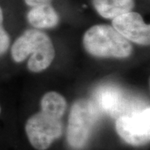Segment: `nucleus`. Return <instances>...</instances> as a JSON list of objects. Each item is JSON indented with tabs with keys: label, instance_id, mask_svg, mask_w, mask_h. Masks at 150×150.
Masks as SVG:
<instances>
[{
	"label": "nucleus",
	"instance_id": "nucleus-1",
	"mask_svg": "<svg viewBox=\"0 0 150 150\" xmlns=\"http://www.w3.org/2000/svg\"><path fill=\"white\" fill-rule=\"evenodd\" d=\"M13 59L20 63L28 61V69L33 73L45 70L52 64L55 56L54 47L46 33L38 29H29L18 38L11 49Z\"/></svg>",
	"mask_w": 150,
	"mask_h": 150
},
{
	"label": "nucleus",
	"instance_id": "nucleus-2",
	"mask_svg": "<svg viewBox=\"0 0 150 150\" xmlns=\"http://www.w3.org/2000/svg\"><path fill=\"white\" fill-rule=\"evenodd\" d=\"M86 51L99 58L125 59L132 54L129 41L112 26L94 25L86 31L83 36Z\"/></svg>",
	"mask_w": 150,
	"mask_h": 150
},
{
	"label": "nucleus",
	"instance_id": "nucleus-3",
	"mask_svg": "<svg viewBox=\"0 0 150 150\" xmlns=\"http://www.w3.org/2000/svg\"><path fill=\"white\" fill-rule=\"evenodd\" d=\"M100 116V111L88 99H79L73 104L69 117L67 140L75 149H83L88 143Z\"/></svg>",
	"mask_w": 150,
	"mask_h": 150
},
{
	"label": "nucleus",
	"instance_id": "nucleus-4",
	"mask_svg": "<svg viewBox=\"0 0 150 150\" xmlns=\"http://www.w3.org/2000/svg\"><path fill=\"white\" fill-rule=\"evenodd\" d=\"M93 103L100 112L118 118L123 114L144 108L120 88L112 84L99 86L93 93Z\"/></svg>",
	"mask_w": 150,
	"mask_h": 150
},
{
	"label": "nucleus",
	"instance_id": "nucleus-5",
	"mask_svg": "<svg viewBox=\"0 0 150 150\" xmlns=\"http://www.w3.org/2000/svg\"><path fill=\"white\" fill-rule=\"evenodd\" d=\"M118 134L126 143L134 146L147 144L150 139V110L145 107L123 114L116 120Z\"/></svg>",
	"mask_w": 150,
	"mask_h": 150
},
{
	"label": "nucleus",
	"instance_id": "nucleus-6",
	"mask_svg": "<svg viewBox=\"0 0 150 150\" xmlns=\"http://www.w3.org/2000/svg\"><path fill=\"white\" fill-rule=\"evenodd\" d=\"M25 130L33 148L38 150H46L62 135L63 126L60 119L41 111L28 118Z\"/></svg>",
	"mask_w": 150,
	"mask_h": 150
},
{
	"label": "nucleus",
	"instance_id": "nucleus-7",
	"mask_svg": "<svg viewBox=\"0 0 150 150\" xmlns=\"http://www.w3.org/2000/svg\"><path fill=\"white\" fill-rule=\"evenodd\" d=\"M112 28L129 41L141 45L149 44L150 26L139 13L131 11L112 18Z\"/></svg>",
	"mask_w": 150,
	"mask_h": 150
},
{
	"label": "nucleus",
	"instance_id": "nucleus-8",
	"mask_svg": "<svg viewBox=\"0 0 150 150\" xmlns=\"http://www.w3.org/2000/svg\"><path fill=\"white\" fill-rule=\"evenodd\" d=\"M28 21L36 28H50L57 26L59 16L50 4L32 7L27 15Z\"/></svg>",
	"mask_w": 150,
	"mask_h": 150
},
{
	"label": "nucleus",
	"instance_id": "nucleus-9",
	"mask_svg": "<svg viewBox=\"0 0 150 150\" xmlns=\"http://www.w3.org/2000/svg\"><path fill=\"white\" fill-rule=\"evenodd\" d=\"M96 11L105 18H114L131 12L134 0H92Z\"/></svg>",
	"mask_w": 150,
	"mask_h": 150
},
{
	"label": "nucleus",
	"instance_id": "nucleus-10",
	"mask_svg": "<svg viewBox=\"0 0 150 150\" xmlns=\"http://www.w3.org/2000/svg\"><path fill=\"white\" fill-rule=\"evenodd\" d=\"M66 108L67 103L65 98L57 92H48L41 99L42 112L55 118H62Z\"/></svg>",
	"mask_w": 150,
	"mask_h": 150
},
{
	"label": "nucleus",
	"instance_id": "nucleus-11",
	"mask_svg": "<svg viewBox=\"0 0 150 150\" xmlns=\"http://www.w3.org/2000/svg\"><path fill=\"white\" fill-rule=\"evenodd\" d=\"M3 22H4V15H3L2 8L0 7V56L6 53L10 43L9 35L6 32V30L3 26Z\"/></svg>",
	"mask_w": 150,
	"mask_h": 150
},
{
	"label": "nucleus",
	"instance_id": "nucleus-12",
	"mask_svg": "<svg viewBox=\"0 0 150 150\" xmlns=\"http://www.w3.org/2000/svg\"><path fill=\"white\" fill-rule=\"evenodd\" d=\"M52 0H25V3L27 5L31 6V7H35V6L43 5V4H50Z\"/></svg>",
	"mask_w": 150,
	"mask_h": 150
},
{
	"label": "nucleus",
	"instance_id": "nucleus-13",
	"mask_svg": "<svg viewBox=\"0 0 150 150\" xmlns=\"http://www.w3.org/2000/svg\"><path fill=\"white\" fill-rule=\"evenodd\" d=\"M0 112H1V107H0Z\"/></svg>",
	"mask_w": 150,
	"mask_h": 150
}]
</instances>
